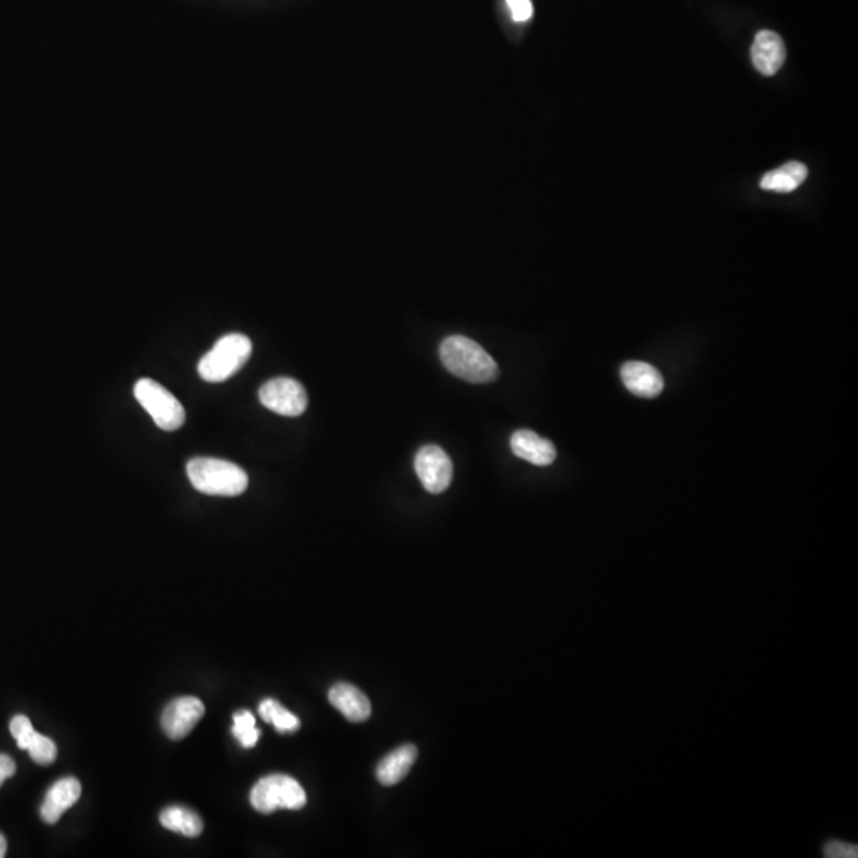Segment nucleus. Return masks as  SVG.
<instances>
[{"instance_id":"nucleus-1","label":"nucleus","mask_w":858,"mask_h":858,"mask_svg":"<svg viewBox=\"0 0 858 858\" xmlns=\"http://www.w3.org/2000/svg\"><path fill=\"white\" fill-rule=\"evenodd\" d=\"M441 361L447 371L469 383H490L499 369L484 347L464 336H450L441 344Z\"/></svg>"},{"instance_id":"nucleus-2","label":"nucleus","mask_w":858,"mask_h":858,"mask_svg":"<svg viewBox=\"0 0 858 858\" xmlns=\"http://www.w3.org/2000/svg\"><path fill=\"white\" fill-rule=\"evenodd\" d=\"M191 485L204 495L239 496L247 490L248 476L231 461L194 458L186 466Z\"/></svg>"},{"instance_id":"nucleus-3","label":"nucleus","mask_w":858,"mask_h":858,"mask_svg":"<svg viewBox=\"0 0 858 858\" xmlns=\"http://www.w3.org/2000/svg\"><path fill=\"white\" fill-rule=\"evenodd\" d=\"M252 350V341L244 334L221 337L215 347L199 361V375L205 382H225L244 368L252 356Z\"/></svg>"},{"instance_id":"nucleus-4","label":"nucleus","mask_w":858,"mask_h":858,"mask_svg":"<svg viewBox=\"0 0 858 858\" xmlns=\"http://www.w3.org/2000/svg\"><path fill=\"white\" fill-rule=\"evenodd\" d=\"M253 808L263 814H271L277 809L298 811L307 803L306 792L293 777L285 774H272L263 777L250 793Z\"/></svg>"},{"instance_id":"nucleus-5","label":"nucleus","mask_w":858,"mask_h":858,"mask_svg":"<svg viewBox=\"0 0 858 858\" xmlns=\"http://www.w3.org/2000/svg\"><path fill=\"white\" fill-rule=\"evenodd\" d=\"M134 396L163 431H177L185 423L182 402L155 380L140 379L134 387Z\"/></svg>"},{"instance_id":"nucleus-6","label":"nucleus","mask_w":858,"mask_h":858,"mask_svg":"<svg viewBox=\"0 0 858 858\" xmlns=\"http://www.w3.org/2000/svg\"><path fill=\"white\" fill-rule=\"evenodd\" d=\"M259 401L266 409L283 417H299L309 404L306 388L298 380L279 377L264 383L259 390Z\"/></svg>"},{"instance_id":"nucleus-7","label":"nucleus","mask_w":858,"mask_h":858,"mask_svg":"<svg viewBox=\"0 0 858 858\" xmlns=\"http://www.w3.org/2000/svg\"><path fill=\"white\" fill-rule=\"evenodd\" d=\"M415 472L425 490L433 495H439L452 484V460L437 445H425L420 449L415 457Z\"/></svg>"},{"instance_id":"nucleus-8","label":"nucleus","mask_w":858,"mask_h":858,"mask_svg":"<svg viewBox=\"0 0 858 858\" xmlns=\"http://www.w3.org/2000/svg\"><path fill=\"white\" fill-rule=\"evenodd\" d=\"M204 704L194 696H182L164 709L161 717L164 733L171 739H183L190 735L204 715Z\"/></svg>"},{"instance_id":"nucleus-9","label":"nucleus","mask_w":858,"mask_h":858,"mask_svg":"<svg viewBox=\"0 0 858 858\" xmlns=\"http://www.w3.org/2000/svg\"><path fill=\"white\" fill-rule=\"evenodd\" d=\"M620 377L627 390L639 398H657L665 388L660 372L652 364L642 361H628L623 364Z\"/></svg>"},{"instance_id":"nucleus-10","label":"nucleus","mask_w":858,"mask_h":858,"mask_svg":"<svg viewBox=\"0 0 858 858\" xmlns=\"http://www.w3.org/2000/svg\"><path fill=\"white\" fill-rule=\"evenodd\" d=\"M511 449L515 457L522 458L534 466H550L557 458L555 445L534 433L531 429H518L512 434Z\"/></svg>"},{"instance_id":"nucleus-11","label":"nucleus","mask_w":858,"mask_h":858,"mask_svg":"<svg viewBox=\"0 0 858 858\" xmlns=\"http://www.w3.org/2000/svg\"><path fill=\"white\" fill-rule=\"evenodd\" d=\"M787 51L781 35L773 31H760L752 45V62L760 74L771 77L784 66Z\"/></svg>"},{"instance_id":"nucleus-12","label":"nucleus","mask_w":858,"mask_h":858,"mask_svg":"<svg viewBox=\"0 0 858 858\" xmlns=\"http://www.w3.org/2000/svg\"><path fill=\"white\" fill-rule=\"evenodd\" d=\"M82 795V785L74 777H66L56 782L40 808V817L45 824H56L67 809L72 808Z\"/></svg>"},{"instance_id":"nucleus-13","label":"nucleus","mask_w":858,"mask_h":858,"mask_svg":"<svg viewBox=\"0 0 858 858\" xmlns=\"http://www.w3.org/2000/svg\"><path fill=\"white\" fill-rule=\"evenodd\" d=\"M329 701L350 722L361 723L371 717V701L352 684H337L329 692Z\"/></svg>"},{"instance_id":"nucleus-14","label":"nucleus","mask_w":858,"mask_h":858,"mask_svg":"<svg viewBox=\"0 0 858 858\" xmlns=\"http://www.w3.org/2000/svg\"><path fill=\"white\" fill-rule=\"evenodd\" d=\"M417 755V747L410 746V744L393 750L377 766V779H379L380 784L387 785V787L399 784L412 770Z\"/></svg>"},{"instance_id":"nucleus-15","label":"nucleus","mask_w":858,"mask_h":858,"mask_svg":"<svg viewBox=\"0 0 858 858\" xmlns=\"http://www.w3.org/2000/svg\"><path fill=\"white\" fill-rule=\"evenodd\" d=\"M808 178V167L804 164L792 161L768 172L762 178L760 186L763 190L774 191V193H790L797 190L798 186Z\"/></svg>"},{"instance_id":"nucleus-16","label":"nucleus","mask_w":858,"mask_h":858,"mask_svg":"<svg viewBox=\"0 0 858 858\" xmlns=\"http://www.w3.org/2000/svg\"><path fill=\"white\" fill-rule=\"evenodd\" d=\"M159 819H161V824L167 830L177 831V833H182L183 836H188V838H196L204 830L201 817L196 812L182 808V806H172V808L164 809Z\"/></svg>"},{"instance_id":"nucleus-17","label":"nucleus","mask_w":858,"mask_h":858,"mask_svg":"<svg viewBox=\"0 0 858 858\" xmlns=\"http://www.w3.org/2000/svg\"><path fill=\"white\" fill-rule=\"evenodd\" d=\"M259 715L266 720L267 723H272L275 730L280 733H291V731L299 730L301 722L296 715L286 711L282 704L275 700H264L259 704Z\"/></svg>"},{"instance_id":"nucleus-18","label":"nucleus","mask_w":858,"mask_h":858,"mask_svg":"<svg viewBox=\"0 0 858 858\" xmlns=\"http://www.w3.org/2000/svg\"><path fill=\"white\" fill-rule=\"evenodd\" d=\"M232 735L236 736L245 749H252L258 743L261 731L256 728V720L252 712L240 711L234 714V725H232Z\"/></svg>"},{"instance_id":"nucleus-19","label":"nucleus","mask_w":858,"mask_h":858,"mask_svg":"<svg viewBox=\"0 0 858 858\" xmlns=\"http://www.w3.org/2000/svg\"><path fill=\"white\" fill-rule=\"evenodd\" d=\"M29 755L37 765H51L58 757V749L56 744L47 736L35 733L34 739L28 747Z\"/></svg>"},{"instance_id":"nucleus-20","label":"nucleus","mask_w":858,"mask_h":858,"mask_svg":"<svg viewBox=\"0 0 858 858\" xmlns=\"http://www.w3.org/2000/svg\"><path fill=\"white\" fill-rule=\"evenodd\" d=\"M10 731H12L13 738H15L18 747H21L23 750H28L29 744H31L35 733H37L34 727H32L31 720L26 715H16L15 719L10 723Z\"/></svg>"},{"instance_id":"nucleus-21","label":"nucleus","mask_w":858,"mask_h":858,"mask_svg":"<svg viewBox=\"0 0 858 858\" xmlns=\"http://www.w3.org/2000/svg\"><path fill=\"white\" fill-rule=\"evenodd\" d=\"M822 852L830 858H855L858 855L857 844L847 843L843 839H830L824 844Z\"/></svg>"},{"instance_id":"nucleus-22","label":"nucleus","mask_w":858,"mask_h":858,"mask_svg":"<svg viewBox=\"0 0 858 858\" xmlns=\"http://www.w3.org/2000/svg\"><path fill=\"white\" fill-rule=\"evenodd\" d=\"M507 5L511 8L512 18L517 23L530 20L533 16V4L531 0H506Z\"/></svg>"},{"instance_id":"nucleus-23","label":"nucleus","mask_w":858,"mask_h":858,"mask_svg":"<svg viewBox=\"0 0 858 858\" xmlns=\"http://www.w3.org/2000/svg\"><path fill=\"white\" fill-rule=\"evenodd\" d=\"M16 765L8 755H0V785L15 774Z\"/></svg>"},{"instance_id":"nucleus-24","label":"nucleus","mask_w":858,"mask_h":858,"mask_svg":"<svg viewBox=\"0 0 858 858\" xmlns=\"http://www.w3.org/2000/svg\"><path fill=\"white\" fill-rule=\"evenodd\" d=\"M5 854H7V839L0 835V858L5 857Z\"/></svg>"}]
</instances>
